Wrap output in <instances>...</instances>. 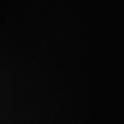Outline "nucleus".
I'll return each instance as SVG.
<instances>
[]
</instances>
